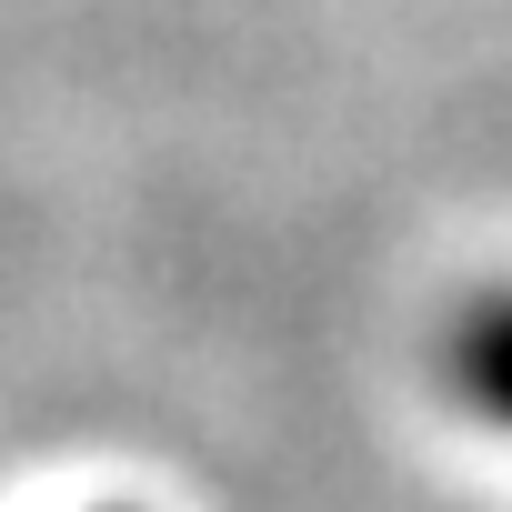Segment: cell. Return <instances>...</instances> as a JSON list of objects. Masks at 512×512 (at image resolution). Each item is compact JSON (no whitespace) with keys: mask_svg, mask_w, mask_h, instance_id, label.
Masks as SVG:
<instances>
[{"mask_svg":"<svg viewBox=\"0 0 512 512\" xmlns=\"http://www.w3.org/2000/svg\"><path fill=\"white\" fill-rule=\"evenodd\" d=\"M452 372H462V392H472L492 422H512V292H502V302H482V312L462 322Z\"/></svg>","mask_w":512,"mask_h":512,"instance_id":"1","label":"cell"}]
</instances>
